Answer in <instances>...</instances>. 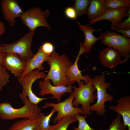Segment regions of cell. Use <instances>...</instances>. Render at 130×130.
I'll list each match as a JSON object with an SVG mask.
<instances>
[{
    "mask_svg": "<svg viewBox=\"0 0 130 130\" xmlns=\"http://www.w3.org/2000/svg\"><path fill=\"white\" fill-rule=\"evenodd\" d=\"M92 80L97 91V101L95 103L90 106V111H96L98 116H103L106 112L105 102H111L114 100L113 96L107 92V89L110 87L111 84L109 82H106L104 74L96 76Z\"/></svg>",
    "mask_w": 130,
    "mask_h": 130,
    "instance_id": "cell-3",
    "label": "cell"
},
{
    "mask_svg": "<svg viewBox=\"0 0 130 130\" xmlns=\"http://www.w3.org/2000/svg\"><path fill=\"white\" fill-rule=\"evenodd\" d=\"M39 124V121L37 119L24 118L14 123L8 130H36Z\"/></svg>",
    "mask_w": 130,
    "mask_h": 130,
    "instance_id": "cell-20",
    "label": "cell"
},
{
    "mask_svg": "<svg viewBox=\"0 0 130 130\" xmlns=\"http://www.w3.org/2000/svg\"><path fill=\"white\" fill-rule=\"evenodd\" d=\"M129 7H125L117 9L108 8L105 13L101 16L91 20L89 22V24L91 25L98 21L106 20L111 22V28L115 27L117 24L122 21L123 18L128 17L129 13L127 10Z\"/></svg>",
    "mask_w": 130,
    "mask_h": 130,
    "instance_id": "cell-13",
    "label": "cell"
},
{
    "mask_svg": "<svg viewBox=\"0 0 130 130\" xmlns=\"http://www.w3.org/2000/svg\"><path fill=\"white\" fill-rule=\"evenodd\" d=\"M77 23L80 29L84 33L85 36V40L83 44L81 43L79 52L81 54L84 53H87L92 48L93 45L98 40H100L101 37H95L93 35V32L95 31L99 32L101 30L102 28L98 29H94L89 24L82 25L79 22Z\"/></svg>",
    "mask_w": 130,
    "mask_h": 130,
    "instance_id": "cell-15",
    "label": "cell"
},
{
    "mask_svg": "<svg viewBox=\"0 0 130 130\" xmlns=\"http://www.w3.org/2000/svg\"><path fill=\"white\" fill-rule=\"evenodd\" d=\"M38 69H35L27 74L25 76L17 78V80L22 87V91L19 96L24 103L27 99V94L29 90L32 89L33 83L37 79L44 78L46 76L45 72H40Z\"/></svg>",
    "mask_w": 130,
    "mask_h": 130,
    "instance_id": "cell-12",
    "label": "cell"
},
{
    "mask_svg": "<svg viewBox=\"0 0 130 130\" xmlns=\"http://www.w3.org/2000/svg\"><path fill=\"white\" fill-rule=\"evenodd\" d=\"M0 4L4 19L10 26H13L16 18H20L24 11L15 0H1Z\"/></svg>",
    "mask_w": 130,
    "mask_h": 130,
    "instance_id": "cell-10",
    "label": "cell"
},
{
    "mask_svg": "<svg viewBox=\"0 0 130 130\" xmlns=\"http://www.w3.org/2000/svg\"><path fill=\"white\" fill-rule=\"evenodd\" d=\"M10 75L2 64H0V91L9 82Z\"/></svg>",
    "mask_w": 130,
    "mask_h": 130,
    "instance_id": "cell-27",
    "label": "cell"
},
{
    "mask_svg": "<svg viewBox=\"0 0 130 130\" xmlns=\"http://www.w3.org/2000/svg\"><path fill=\"white\" fill-rule=\"evenodd\" d=\"M115 102L117 105H110L109 108L117 114L122 116L124 123L127 127L128 130H130V96L127 95L116 99Z\"/></svg>",
    "mask_w": 130,
    "mask_h": 130,
    "instance_id": "cell-16",
    "label": "cell"
},
{
    "mask_svg": "<svg viewBox=\"0 0 130 130\" xmlns=\"http://www.w3.org/2000/svg\"><path fill=\"white\" fill-rule=\"evenodd\" d=\"M77 121V119L74 117H65L59 120L55 124L51 125L49 130H67L71 124Z\"/></svg>",
    "mask_w": 130,
    "mask_h": 130,
    "instance_id": "cell-21",
    "label": "cell"
},
{
    "mask_svg": "<svg viewBox=\"0 0 130 130\" xmlns=\"http://www.w3.org/2000/svg\"><path fill=\"white\" fill-rule=\"evenodd\" d=\"M72 84H70L68 86H55L51 84L50 80H41L39 82V87L40 89L39 94L41 96L47 94H52L59 102H60L62 96L65 93H71L73 92Z\"/></svg>",
    "mask_w": 130,
    "mask_h": 130,
    "instance_id": "cell-11",
    "label": "cell"
},
{
    "mask_svg": "<svg viewBox=\"0 0 130 130\" xmlns=\"http://www.w3.org/2000/svg\"><path fill=\"white\" fill-rule=\"evenodd\" d=\"M92 81L91 78L88 83L84 84V82L83 81L78 84V87L75 86L72 87L75 93L73 105L75 107H78L79 105H81L84 115H90V104L93 103L97 99L96 95L94 93L96 89Z\"/></svg>",
    "mask_w": 130,
    "mask_h": 130,
    "instance_id": "cell-4",
    "label": "cell"
},
{
    "mask_svg": "<svg viewBox=\"0 0 130 130\" xmlns=\"http://www.w3.org/2000/svg\"><path fill=\"white\" fill-rule=\"evenodd\" d=\"M99 60L104 67L110 69L116 67L118 65L124 63L128 59L121 60V56L116 50L108 47L101 50L99 53Z\"/></svg>",
    "mask_w": 130,
    "mask_h": 130,
    "instance_id": "cell-14",
    "label": "cell"
},
{
    "mask_svg": "<svg viewBox=\"0 0 130 130\" xmlns=\"http://www.w3.org/2000/svg\"><path fill=\"white\" fill-rule=\"evenodd\" d=\"M110 29L112 30H114L117 32L122 34L123 35L127 37H130V29L125 30L122 29H119L115 27L111 28Z\"/></svg>",
    "mask_w": 130,
    "mask_h": 130,
    "instance_id": "cell-31",
    "label": "cell"
},
{
    "mask_svg": "<svg viewBox=\"0 0 130 130\" xmlns=\"http://www.w3.org/2000/svg\"><path fill=\"white\" fill-rule=\"evenodd\" d=\"M105 0H91L87 14L91 20L98 18L106 11Z\"/></svg>",
    "mask_w": 130,
    "mask_h": 130,
    "instance_id": "cell-19",
    "label": "cell"
},
{
    "mask_svg": "<svg viewBox=\"0 0 130 130\" xmlns=\"http://www.w3.org/2000/svg\"><path fill=\"white\" fill-rule=\"evenodd\" d=\"M121 116L117 114L116 117L109 126L107 130H127V127L121 121Z\"/></svg>",
    "mask_w": 130,
    "mask_h": 130,
    "instance_id": "cell-26",
    "label": "cell"
},
{
    "mask_svg": "<svg viewBox=\"0 0 130 130\" xmlns=\"http://www.w3.org/2000/svg\"><path fill=\"white\" fill-rule=\"evenodd\" d=\"M129 16L125 20L117 24L115 27L116 28L125 30L130 29V8L129 7L127 10Z\"/></svg>",
    "mask_w": 130,
    "mask_h": 130,
    "instance_id": "cell-28",
    "label": "cell"
},
{
    "mask_svg": "<svg viewBox=\"0 0 130 130\" xmlns=\"http://www.w3.org/2000/svg\"><path fill=\"white\" fill-rule=\"evenodd\" d=\"M5 53L0 52V64H2L3 62L5 56Z\"/></svg>",
    "mask_w": 130,
    "mask_h": 130,
    "instance_id": "cell-33",
    "label": "cell"
},
{
    "mask_svg": "<svg viewBox=\"0 0 130 130\" xmlns=\"http://www.w3.org/2000/svg\"><path fill=\"white\" fill-rule=\"evenodd\" d=\"M64 13L65 16L71 19H75L77 17L76 12L73 7H68L65 9Z\"/></svg>",
    "mask_w": 130,
    "mask_h": 130,
    "instance_id": "cell-30",
    "label": "cell"
},
{
    "mask_svg": "<svg viewBox=\"0 0 130 130\" xmlns=\"http://www.w3.org/2000/svg\"><path fill=\"white\" fill-rule=\"evenodd\" d=\"M81 55L79 52L74 62L65 72V76L69 82L71 84L74 83L75 81L79 84L82 81H84L85 84H86L91 79L90 75H83L81 73V71L78 68V63L80 56Z\"/></svg>",
    "mask_w": 130,
    "mask_h": 130,
    "instance_id": "cell-18",
    "label": "cell"
},
{
    "mask_svg": "<svg viewBox=\"0 0 130 130\" xmlns=\"http://www.w3.org/2000/svg\"><path fill=\"white\" fill-rule=\"evenodd\" d=\"M22 107L15 108L9 102H0V118L2 120H11L18 118L35 119L41 112L38 105L30 102L27 98Z\"/></svg>",
    "mask_w": 130,
    "mask_h": 130,
    "instance_id": "cell-2",
    "label": "cell"
},
{
    "mask_svg": "<svg viewBox=\"0 0 130 130\" xmlns=\"http://www.w3.org/2000/svg\"><path fill=\"white\" fill-rule=\"evenodd\" d=\"M108 8L117 9L124 7H130V0H105Z\"/></svg>",
    "mask_w": 130,
    "mask_h": 130,
    "instance_id": "cell-24",
    "label": "cell"
},
{
    "mask_svg": "<svg viewBox=\"0 0 130 130\" xmlns=\"http://www.w3.org/2000/svg\"><path fill=\"white\" fill-rule=\"evenodd\" d=\"M100 40L107 47L117 50L121 56L128 59L130 57V39L123 35L111 31L101 33Z\"/></svg>",
    "mask_w": 130,
    "mask_h": 130,
    "instance_id": "cell-5",
    "label": "cell"
},
{
    "mask_svg": "<svg viewBox=\"0 0 130 130\" xmlns=\"http://www.w3.org/2000/svg\"><path fill=\"white\" fill-rule=\"evenodd\" d=\"M50 13L48 9L42 11L40 8L33 7L24 12L20 18L23 24L30 31H35L38 27L41 26L51 29L47 20Z\"/></svg>",
    "mask_w": 130,
    "mask_h": 130,
    "instance_id": "cell-6",
    "label": "cell"
},
{
    "mask_svg": "<svg viewBox=\"0 0 130 130\" xmlns=\"http://www.w3.org/2000/svg\"><path fill=\"white\" fill-rule=\"evenodd\" d=\"M50 67L49 71L43 80H51L54 86H68L70 84L65 73L73 64L69 57L65 54L59 55L54 52L47 61Z\"/></svg>",
    "mask_w": 130,
    "mask_h": 130,
    "instance_id": "cell-1",
    "label": "cell"
},
{
    "mask_svg": "<svg viewBox=\"0 0 130 130\" xmlns=\"http://www.w3.org/2000/svg\"><path fill=\"white\" fill-rule=\"evenodd\" d=\"M55 112V110L52 108L50 112L47 115L40 112L37 118L39 121V124L36 130H49L51 126L49 124L50 119Z\"/></svg>",
    "mask_w": 130,
    "mask_h": 130,
    "instance_id": "cell-22",
    "label": "cell"
},
{
    "mask_svg": "<svg viewBox=\"0 0 130 130\" xmlns=\"http://www.w3.org/2000/svg\"><path fill=\"white\" fill-rule=\"evenodd\" d=\"M5 53L2 65L14 77L17 78L21 77L26 68L27 60L18 54L11 52Z\"/></svg>",
    "mask_w": 130,
    "mask_h": 130,
    "instance_id": "cell-9",
    "label": "cell"
},
{
    "mask_svg": "<svg viewBox=\"0 0 130 130\" xmlns=\"http://www.w3.org/2000/svg\"><path fill=\"white\" fill-rule=\"evenodd\" d=\"M50 55L45 53L40 46L36 53L27 60L26 68L20 77L25 76L28 73L36 69L40 71L45 69V68L43 66V64L44 62H47Z\"/></svg>",
    "mask_w": 130,
    "mask_h": 130,
    "instance_id": "cell-17",
    "label": "cell"
},
{
    "mask_svg": "<svg viewBox=\"0 0 130 130\" xmlns=\"http://www.w3.org/2000/svg\"><path fill=\"white\" fill-rule=\"evenodd\" d=\"M74 117L78 121V127H73V130H103L101 129L97 130L91 127L86 120L87 115L83 116L78 114Z\"/></svg>",
    "mask_w": 130,
    "mask_h": 130,
    "instance_id": "cell-25",
    "label": "cell"
},
{
    "mask_svg": "<svg viewBox=\"0 0 130 130\" xmlns=\"http://www.w3.org/2000/svg\"><path fill=\"white\" fill-rule=\"evenodd\" d=\"M6 28L4 23L0 20V37L6 32Z\"/></svg>",
    "mask_w": 130,
    "mask_h": 130,
    "instance_id": "cell-32",
    "label": "cell"
},
{
    "mask_svg": "<svg viewBox=\"0 0 130 130\" xmlns=\"http://www.w3.org/2000/svg\"><path fill=\"white\" fill-rule=\"evenodd\" d=\"M34 33L35 31H30L17 41L9 44H5L0 46V52L16 53L27 60L34 55L31 46Z\"/></svg>",
    "mask_w": 130,
    "mask_h": 130,
    "instance_id": "cell-7",
    "label": "cell"
},
{
    "mask_svg": "<svg viewBox=\"0 0 130 130\" xmlns=\"http://www.w3.org/2000/svg\"><path fill=\"white\" fill-rule=\"evenodd\" d=\"M40 47L42 51L47 55H50L54 52V46L53 44L50 42H45Z\"/></svg>",
    "mask_w": 130,
    "mask_h": 130,
    "instance_id": "cell-29",
    "label": "cell"
},
{
    "mask_svg": "<svg viewBox=\"0 0 130 130\" xmlns=\"http://www.w3.org/2000/svg\"><path fill=\"white\" fill-rule=\"evenodd\" d=\"M91 0H76L73 7L75 9L77 17L87 14Z\"/></svg>",
    "mask_w": 130,
    "mask_h": 130,
    "instance_id": "cell-23",
    "label": "cell"
},
{
    "mask_svg": "<svg viewBox=\"0 0 130 130\" xmlns=\"http://www.w3.org/2000/svg\"><path fill=\"white\" fill-rule=\"evenodd\" d=\"M75 97V93L73 91L70 96L64 101L55 103L54 102H47L41 107L42 108L52 107L58 113L53 120L54 123L57 122L61 118L67 116L74 117L78 114L82 115L84 111L82 108L74 106L72 102Z\"/></svg>",
    "mask_w": 130,
    "mask_h": 130,
    "instance_id": "cell-8",
    "label": "cell"
}]
</instances>
